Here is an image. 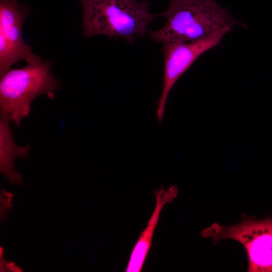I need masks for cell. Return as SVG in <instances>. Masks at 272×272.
I'll return each mask as SVG.
<instances>
[{
	"label": "cell",
	"mask_w": 272,
	"mask_h": 272,
	"mask_svg": "<svg viewBox=\"0 0 272 272\" xmlns=\"http://www.w3.org/2000/svg\"><path fill=\"white\" fill-rule=\"evenodd\" d=\"M2 259V265L1 264V268L2 267V269H1V272L4 271L5 269L6 270H8L9 271L13 272H23L22 269H21L19 267L17 266L15 262H6L4 263L3 261V258Z\"/></svg>",
	"instance_id": "obj_9"
},
{
	"label": "cell",
	"mask_w": 272,
	"mask_h": 272,
	"mask_svg": "<svg viewBox=\"0 0 272 272\" xmlns=\"http://www.w3.org/2000/svg\"><path fill=\"white\" fill-rule=\"evenodd\" d=\"M52 62L43 61L36 65L10 69L0 81L1 114L8 116L19 127L31 110V104L41 95L52 99L60 87L59 81L52 73Z\"/></svg>",
	"instance_id": "obj_3"
},
{
	"label": "cell",
	"mask_w": 272,
	"mask_h": 272,
	"mask_svg": "<svg viewBox=\"0 0 272 272\" xmlns=\"http://www.w3.org/2000/svg\"><path fill=\"white\" fill-rule=\"evenodd\" d=\"M232 30L227 28L204 39L192 42H165L162 48L165 60L163 90L158 102L156 116L163 121L166 102L171 90L178 79L205 53L221 43L225 35Z\"/></svg>",
	"instance_id": "obj_6"
},
{
	"label": "cell",
	"mask_w": 272,
	"mask_h": 272,
	"mask_svg": "<svg viewBox=\"0 0 272 272\" xmlns=\"http://www.w3.org/2000/svg\"><path fill=\"white\" fill-rule=\"evenodd\" d=\"M176 185L168 189L160 188L154 192L155 206L147 225L142 231L132 249L126 269L127 272H140L151 248L154 232L163 208L171 203L178 196Z\"/></svg>",
	"instance_id": "obj_7"
},
{
	"label": "cell",
	"mask_w": 272,
	"mask_h": 272,
	"mask_svg": "<svg viewBox=\"0 0 272 272\" xmlns=\"http://www.w3.org/2000/svg\"><path fill=\"white\" fill-rule=\"evenodd\" d=\"M201 236L214 242L229 239L241 243L248 255V272H272V217L246 219L231 226L215 223L203 230Z\"/></svg>",
	"instance_id": "obj_4"
},
{
	"label": "cell",
	"mask_w": 272,
	"mask_h": 272,
	"mask_svg": "<svg viewBox=\"0 0 272 272\" xmlns=\"http://www.w3.org/2000/svg\"><path fill=\"white\" fill-rule=\"evenodd\" d=\"M162 15L166 19L165 26L149 32L158 43L200 41L239 24L216 0H170Z\"/></svg>",
	"instance_id": "obj_1"
},
{
	"label": "cell",
	"mask_w": 272,
	"mask_h": 272,
	"mask_svg": "<svg viewBox=\"0 0 272 272\" xmlns=\"http://www.w3.org/2000/svg\"><path fill=\"white\" fill-rule=\"evenodd\" d=\"M30 14L29 8L17 0H0L1 77L19 60H26L31 65L39 64L43 61L32 53L31 46L23 39V24Z\"/></svg>",
	"instance_id": "obj_5"
},
{
	"label": "cell",
	"mask_w": 272,
	"mask_h": 272,
	"mask_svg": "<svg viewBox=\"0 0 272 272\" xmlns=\"http://www.w3.org/2000/svg\"><path fill=\"white\" fill-rule=\"evenodd\" d=\"M83 11L85 38L104 35L125 39L129 43L147 33L157 15L150 4L139 0H78Z\"/></svg>",
	"instance_id": "obj_2"
},
{
	"label": "cell",
	"mask_w": 272,
	"mask_h": 272,
	"mask_svg": "<svg viewBox=\"0 0 272 272\" xmlns=\"http://www.w3.org/2000/svg\"><path fill=\"white\" fill-rule=\"evenodd\" d=\"M4 254V250L2 246L0 247V257L1 259L3 258V256Z\"/></svg>",
	"instance_id": "obj_10"
},
{
	"label": "cell",
	"mask_w": 272,
	"mask_h": 272,
	"mask_svg": "<svg viewBox=\"0 0 272 272\" xmlns=\"http://www.w3.org/2000/svg\"><path fill=\"white\" fill-rule=\"evenodd\" d=\"M8 116L1 114L0 118V162L1 171L11 182L21 183L22 176L18 174L14 166L15 157L29 156V146L21 147L15 143L9 126Z\"/></svg>",
	"instance_id": "obj_8"
}]
</instances>
